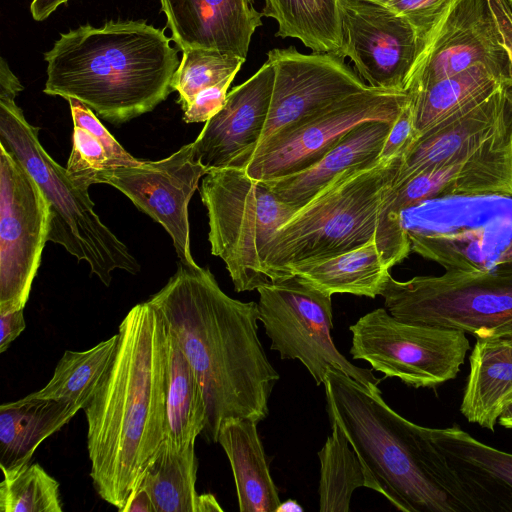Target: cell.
Wrapping results in <instances>:
<instances>
[{
  "label": "cell",
  "instance_id": "cell-1",
  "mask_svg": "<svg viewBox=\"0 0 512 512\" xmlns=\"http://www.w3.org/2000/svg\"><path fill=\"white\" fill-rule=\"evenodd\" d=\"M175 335L200 382L206 403L208 442L221 424L245 417L256 422L269 413L278 372L258 338L255 302L233 299L208 268L179 263L165 286L147 300Z\"/></svg>",
  "mask_w": 512,
  "mask_h": 512
},
{
  "label": "cell",
  "instance_id": "cell-2",
  "mask_svg": "<svg viewBox=\"0 0 512 512\" xmlns=\"http://www.w3.org/2000/svg\"><path fill=\"white\" fill-rule=\"evenodd\" d=\"M165 328L148 301L135 305L119 325L109 369L83 408L90 477L119 511L165 440Z\"/></svg>",
  "mask_w": 512,
  "mask_h": 512
},
{
  "label": "cell",
  "instance_id": "cell-3",
  "mask_svg": "<svg viewBox=\"0 0 512 512\" xmlns=\"http://www.w3.org/2000/svg\"><path fill=\"white\" fill-rule=\"evenodd\" d=\"M327 411L360 459L367 488L403 512H483L481 502L435 444L431 428L395 412L337 370L324 381Z\"/></svg>",
  "mask_w": 512,
  "mask_h": 512
},
{
  "label": "cell",
  "instance_id": "cell-4",
  "mask_svg": "<svg viewBox=\"0 0 512 512\" xmlns=\"http://www.w3.org/2000/svg\"><path fill=\"white\" fill-rule=\"evenodd\" d=\"M145 21L107 22L62 33L44 54V93L74 98L119 125L152 111L173 91L178 50Z\"/></svg>",
  "mask_w": 512,
  "mask_h": 512
},
{
  "label": "cell",
  "instance_id": "cell-5",
  "mask_svg": "<svg viewBox=\"0 0 512 512\" xmlns=\"http://www.w3.org/2000/svg\"><path fill=\"white\" fill-rule=\"evenodd\" d=\"M402 156L344 171L275 232L263 252L269 282L286 279L292 265L341 254L375 240L390 269L411 252L401 224L384 214Z\"/></svg>",
  "mask_w": 512,
  "mask_h": 512
},
{
  "label": "cell",
  "instance_id": "cell-6",
  "mask_svg": "<svg viewBox=\"0 0 512 512\" xmlns=\"http://www.w3.org/2000/svg\"><path fill=\"white\" fill-rule=\"evenodd\" d=\"M16 96L0 91V145L22 163L43 191L50 207L48 241L85 261L91 274L106 286L117 269L138 273L136 258L95 212L89 186L76 182L47 153L39 127L26 120Z\"/></svg>",
  "mask_w": 512,
  "mask_h": 512
},
{
  "label": "cell",
  "instance_id": "cell-7",
  "mask_svg": "<svg viewBox=\"0 0 512 512\" xmlns=\"http://www.w3.org/2000/svg\"><path fill=\"white\" fill-rule=\"evenodd\" d=\"M411 251L445 271L512 269V197L423 201L400 213Z\"/></svg>",
  "mask_w": 512,
  "mask_h": 512
},
{
  "label": "cell",
  "instance_id": "cell-8",
  "mask_svg": "<svg viewBox=\"0 0 512 512\" xmlns=\"http://www.w3.org/2000/svg\"><path fill=\"white\" fill-rule=\"evenodd\" d=\"M207 210L211 253L225 263L237 292L269 284L263 252L275 232L296 212L261 180L243 169H214L199 186Z\"/></svg>",
  "mask_w": 512,
  "mask_h": 512
},
{
  "label": "cell",
  "instance_id": "cell-9",
  "mask_svg": "<svg viewBox=\"0 0 512 512\" xmlns=\"http://www.w3.org/2000/svg\"><path fill=\"white\" fill-rule=\"evenodd\" d=\"M380 296L391 315L408 323L512 339V269L445 271L406 281L389 274Z\"/></svg>",
  "mask_w": 512,
  "mask_h": 512
},
{
  "label": "cell",
  "instance_id": "cell-10",
  "mask_svg": "<svg viewBox=\"0 0 512 512\" xmlns=\"http://www.w3.org/2000/svg\"><path fill=\"white\" fill-rule=\"evenodd\" d=\"M257 291L260 321L271 340L270 348L282 359L299 360L316 385L324 383L328 371L337 370L369 391H381V380L372 370L352 364L335 347L331 296L297 276Z\"/></svg>",
  "mask_w": 512,
  "mask_h": 512
},
{
  "label": "cell",
  "instance_id": "cell-11",
  "mask_svg": "<svg viewBox=\"0 0 512 512\" xmlns=\"http://www.w3.org/2000/svg\"><path fill=\"white\" fill-rule=\"evenodd\" d=\"M349 329L353 359L415 388H432L456 378L470 350L466 333L460 330L408 323L385 308L368 312Z\"/></svg>",
  "mask_w": 512,
  "mask_h": 512
},
{
  "label": "cell",
  "instance_id": "cell-12",
  "mask_svg": "<svg viewBox=\"0 0 512 512\" xmlns=\"http://www.w3.org/2000/svg\"><path fill=\"white\" fill-rule=\"evenodd\" d=\"M409 98L405 91L373 87L343 97L261 144L241 169L261 181L302 171L357 125L394 122Z\"/></svg>",
  "mask_w": 512,
  "mask_h": 512
},
{
  "label": "cell",
  "instance_id": "cell-13",
  "mask_svg": "<svg viewBox=\"0 0 512 512\" xmlns=\"http://www.w3.org/2000/svg\"><path fill=\"white\" fill-rule=\"evenodd\" d=\"M49 224L50 207L40 186L0 145V312L25 308Z\"/></svg>",
  "mask_w": 512,
  "mask_h": 512
},
{
  "label": "cell",
  "instance_id": "cell-14",
  "mask_svg": "<svg viewBox=\"0 0 512 512\" xmlns=\"http://www.w3.org/2000/svg\"><path fill=\"white\" fill-rule=\"evenodd\" d=\"M209 170L195 156L193 142L170 156L95 174L91 184H108L162 225L181 263L195 265L190 248L188 205Z\"/></svg>",
  "mask_w": 512,
  "mask_h": 512
},
{
  "label": "cell",
  "instance_id": "cell-15",
  "mask_svg": "<svg viewBox=\"0 0 512 512\" xmlns=\"http://www.w3.org/2000/svg\"><path fill=\"white\" fill-rule=\"evenodd\" d=\"M342 44L355 71L373 88L405 91L422 50L414 27L387 6L367 0H339Z\"/></svg>",
  "mask_w": 512,
  "mask_h": 512
},
{
  "label": "cell",
  "instance_id": "cell-16",
  "mask_svg": "<svg viewBox=\"0 0 512 512\" xmlns=\"http://www.w3.org/2000/svg\"><path fill=\"white\" fill-rule=\"evenodd\" d=\"M344 59L332 52L303 54L293 46L268 52L275 77L268 117L256 149L331 103L370 87Z\"/></svg>",
  "mask_w": 512,
  "mask_h": 512
},
{
  "label": "cell",
  "instance_id": "cell-17",
  "mask_svg": "<svg viewBox=\"0 0 512 512\" xmlns=\"http://www.w3.org/2000/svg\"><path fill=\"white\" fill-rule=\"evenodd\" d=\"M476 65L512 70L489 0H452L429 33L406 92L418 91Z\"/></svg>",
  "mask_w": 512,
  "mask_h": 512
},
{
  "label": "cell",
  "instance_id": "cell-18",
  "mask_svg": "<svg viewBox=\"0 0 512 512\" xmlns=\"http://www.w3.org/2000/svg\"><path fill=\"white\" fill-rule=\"evenodd\" d=\"M275 70L270 61L228 92L225 104L193 141L195 156L209 170L243 168L256 149L268 117Z\"/></svg>",
  "mask_w": 512,
  "mask_h": 512
},
{
  "label": "cell",
  "instance_id": "cell-19",
  "mask_svg": "<svg viewBox=\"0 0 512 512\" xmlns=\"http://www.w3.org/2000/svg\"><path fill=\"white\" fill-rule=\"evenodd\" d=\"M512 197V137L411 177L387 200L385 216L400 223L402 210L451 197Z\"/></svg>",
  "mask_w": 512,
  "mask_h": 512
},
{
  "label": "cell",
  "instance_id": "cell-20",
  "mask_svg": "<svg viewBox=\"0 0 512 512\" xmlns=\"http://www.w3.org/2000/svg\"><path fill=\"white\" fill-rule=\"evenodd\" d=\"M173 41L183 50L205 48L246 59L262 25L254 0H160Z\"/></svg>",
  "mask_w": 512,
  "mask_h": 512
},
{
  "label": "cell",
  "instance_id": "cell-21",
  "mask_svg": "<svg viewBox=\"0 0 512 512\" xmlns=\"http://www.w3.org/2000/svg\"><path fill=\"white\" fill-rule=\"evenodd\" d=\"M392 123H361L312 166L264 182L279 199L298 209L344 171L377 162Z\"/></svg>",
  "mask_w": 512,
  "mask_h": 512
},
{
  "label": "cell",
  "instance_id": "cell-22",
  "mask_svg": "<svg viewBox=\"0 0 512 512\" xmlns=\"http://www.w3.org/2000/svg\"><path fill=\"white\" fill-rule=\"evenodd\" d=\"M469 363L460 412L493 432L512 400V339L476 338Z\"/></svg>",
  "mask_w": 512,
  "mask_h": 512
},
{
  "label": "cell",
  "instance_id": "cell-23",
  "mask_svg": "<svg viewBox=\"0 0 512 512\" xmlns=\"http://www.w3.org/2000/svg\"><path fill=\"white\" fill-rule=\"evenodd\" d=\"M257 424L245 417L226 419L220 426L217 442L232 468L239 510L276 512L281 501L270 475Z\"/></svg>",
  "mask_w": 512,
  "mask_h": 512
},
{
  "label": "cell",
  "instance_id": "cell-24",
  "mask_svg": "<svg viewBox=\"0 0 512 512\" xmlns=\"http://www.w3.org/2000/svg\"><path fill=\"white\" fill-rule=\"evenodd\" d=\"M512 84V70L476 65L408 93L418 138L436 125L478 105Z\"/></svg>",
  "mask_w": 512,
  "mask_h": 512
},
{
  "label": "cell",
  "instance_id": "cell-25",
  "mask_svg": "<svg viewBox=\"0 0 512 512\" xmlns=\"http://www.w3.org/2000/svg\"><path fill=\"white\" fill-rule=\"evenodd\" d=\"M435 444L494 511H512V454L488 446L460 429L431 428Z\"/></svg>",
  "mask_w": 512,
  "mask_h": 512
},
{
  "label": "cell",
  "instance_id": "cell-26",
  "mask_svg": "<svg viewBox=\"0 0 512 512\" xmlns=\"http://www.w3.org/2000/svg\"><path fill=\"white\" fill-rule=\"evenodd\" d=\"M80 410L70 403L26 396L0 406V468L29 463L38 446Z\"/></svg>",
  "mask_w": 512,
  "mask_h": 512
},
{
  "label": "cell",
  "instance_id": "cell-27",
  "mask_svg": "<svg viewBox=\"0 0 512 512\" xmlns=\"http://www.w3.org/2000/svg\"><path fill=\"white\" fill-rule=\"evenodd\" d=\"M389 270L373 240L341 254L292 265L286 278L297 276L329 296L352 294L375 298L380 295Z\"/></svg>",
  "mask_w": 512,
  "mask_h": 512
},
{
  "label": "cell",
  "instance_id": "cell-28",
  "mask_svg": "<svg viewBox=\"0 0 512 512\" xmlns=\"http://www.w3.org/2000/svg\"><path fill=\"white\" fill-rule=\"evenodd\" d=\"M165 357V441L181 448L195 444L197 436L202 434L206 425V403L198 377L167 324Z\"/></svg>",
  "mask_w": 512,
  "mask_h": 512
},
{
  "label": "cell",
  "instance_id": "cell-29",
  "mask_svg": "<svg viewBox=\"0 0 512 512\" xmlns=\"http://www.w3.org/2000/svg\"><path fill=\"white\" fill-rule=\"evenodd\" d=\"M67 100L73 143L66 169L76 182L90 187L92 177L99 172L142 163L123 148L89 107L74 98Z\"/></svg>",
  "mask_w": 512,
  "mask_h": 512
},
{
  "label": "cell",
  "instance_id": "cell-30",
  "mask_svg": "<svg viewBox=\"0 0 512 512\" xmlns=\"http://www.w3.org/2000/svg\"><path fill=\"white\" fill-rule=\"evenodd\" d=\"M261 13L277 21V37L299 39L313 52L340 54L339 0H265Z\"/></svg>",
  "mask_w": 512,
  "mask_h": 512
},
{
  "label": "cell",
  "instance_id": "cell-31",
  "mask_svg": "<svg viewBox=\"0 0 512 512\" xmlns=\"http://www.w3.org/2000/svg\"><path fill=\"white\" fill-rule=\"evenodd\" d=\"M197 467L195 444L180 448L164 440L140 482L156 512H196Z\"/></svg>",
  "mask_w": 512,
  "mask_h": 512
},
{
  "label": "cell",
  "instance_id": "cell-32",
  "mask_svg": "<svg viewBox=\"0 0 512 512\" xmlns=\"http://www.w3.org/2000/svg\"><path fill=\"white\" fill-rule=\"evenodd\" d=\"M117 341L115 334L85 351L66 350L50 381L28 396L63 401L83 409L109 369Z\"/></svg>",
  "mask_w": 512,
  "mask_h": 512
},
{
  "label": "cell",
  "instance_id": "cell-33",
  "mask_svg": "<svg viewBox=\"0 0 512 512\" xmlns=\"http://www.w3.org/2000/svg\"><path fill=\"white\" fill-rule=\"evenodd\" d=\"M331 421L332 433L318 452L321 512H348L353 492L368 486L365 469L340 425Z\"/></svg>",
  "mask_w": 512,
  "mask_h": 512
},
{
  "label": "cell",
  "instance_id": "cell-34",
  "mask_svg": "<svg viewBox=\"0 0 512 512\" xmlns=\"http://www.w3.org/2000/svg\"><path fill=\"white\" fill-rule=\"evenodd\" d=\"M1 512H62L59 483L39 464L1 468Z\"/></svg>",
  "mask_w": 512,
  "mask_h": 512
},
{
  "label": "cell",
  "instance_id": "cell-35",
  "mask_svg": "<svg viewBox=\"0 0 512 512\" xmlns=\"http://www.w3.org/2000/svg\"><path fill=\"white\" fill-rule=\"evenodd\" d=\"M182 59L171 81L179 94L178 103L185 111L201 90L236 75L245 58L205 48L183 49Z\"/></svg>",
  "mask_w": 512,
  "mask_h": 512
},
{
  "label": "cell",
  "instance_id": "cell-36",
  "mask_svg": "<svg viewBox=\"0 0 512 512\" xmlns=\"http://www.w3.org/2000/svg\"><path fill=\"white\" fill-rule=\"evenodd\" d=\"M451 2L452 0H391L385 6L405 18L414 27L423 48L429 33Z\"/></svg>",
  "mask_w": 512,
  "mask_h": 512
},
{
  "label": "cell",
  "instance_id": "cell-37",
  "mask_svg": "<svg viewBox=\"0 0 512 512\" xmlns=\"http://www.w3.org/2000/svg\"><path fill=\"white\" fill-rule=\"evenodd\" d=\"M417 139L413 109L409 98L392 123L379 154V160L388 161L403 156Z\"/></svg>",
  "mask_w": 512,
  "mask_h": 512
},
{
  "label": "cell",
  "instance_id": "cell-38",
  "mask_svg": "<svg viewBox=\"0 0 512 512\" xmlns=\"http://www.w3.org/2000/svg\"><path fill=\"white\" fill-rule=\"evenodd\" d=\"M236 75L229 76L219 83L201 90L190 106L183 111L186 123L206 122L223 107L228 88Z\"/></svg>",
  "mask_w": 512,
  "mask_h": 512
},
{
  "label": "cell",
  "instance_id": "cell-39",
  "mask_svg": "<svg viewBox=\"0 0 512 512\" xmlns=\"http://www.w3.org/2000/svg\"><path fill=\"white\" fill-rule=\"evenodd\" d=\"M25 327L24 308L0 312V353L8 349Z\"/></svg>",
  "mask_w": 512,
  "mask_h": 512
},
{
  "label": "cell",
  "instance_id": "cell-40",
  "mask_svg": "<svg viewBox=\"0 0 512 512\" xmlns=\"http://www.w3.org/2000/svg\"><path fill=\"white\" fill-rule=\"evenodd\" d=\"M122 512H156L150 493L143 484L132 492Z\"/></svg>",
  "mask_w": 512,
  "mask_h": 512
},
{
  "label": "cell",
  "instance_id": "cell-41",
  "mask_svg": "<svg viewBox=\"0 0 512 512\" xmlns=\"http://www.w3.org/2000/svg\"><path fill=\"white\" fill-rule=\"evenodd\" d=\"M67 1L68 0H33L30 5L32 17L36 21H42L55 11L56 8Z\"/></svg>",
  "mask_w": 512,
  "mask_h": 512
},
{
  "label": "cell",
  "instance_id": "cell-42",
  "mask_svg": "<svg viewBox=\"0 0 512 512\" xmlns=\"http://www.w3.org/2000/svg\"><path fill=\"white\" fill-rule=\"evenodd\" d=\"M222 512L220 504L211 493L199 494L196 502V512Z\"/></svg>",
  "mask_w": 512,
  "mask_h": 512
},
{
  "label": "cell",
  "instance_id": "cell-43",
  "mask_svg": "<svg viewBox=\"0 0 512 512\" xmlns=\"http://www.w3.org/2000/svg\"><path fill=\"white\" fill-rule=\"evenodd\" d=\"M498 423L506 428L512 430V400L509 402L507 407L504 409L498 419Z\"/></svg>",
  "mask_w": 512,
  "mask_h": 512
},
{
  "label": "cell",
  "instance_id": "cell-44",
  "mask_svg": "<svg viewBox=\"0 0 512 512\" xmlns=\"http://www.w3.org/2000/svg\"><path fill=\"white\" fill-rule=\"evenodd\" d=\"M303 511L302 507L295 500L281 502L276 512H295Z\"/></svg>",
  "mask_w": 512,
  "mask_h": 512
},
{
  "label": "cell",
  "instance_id": "cell-45",
  "mask_svg": "<svg viewBox=\"0 0 512 512\" xmlns=\"http://www.w3.org/2000/svg\"><path fill=\"white\" fill-rule=\"evenodd\" d=\"M367 1H372V2H375V3L381 4V5H386L391 0H367Z\"/></svg>",
  "mask_w": 512,
  "mask_h": 512
},
{
  "label": "cell",
  "instance_id": "cell-46",
  "mask_svg": "<svg viewBox=\"0 0 512 512\" xmlns=\"http://www.w3.org/2000/svg\"><path fill=\"white\" fill-rule=\"evenodd\" d=\"M507 3L509 5L510 9L512 10V0H507Z\"/></svg>",
  "mask_w": 512,
  "mask_h": 512
}]
</instances>
